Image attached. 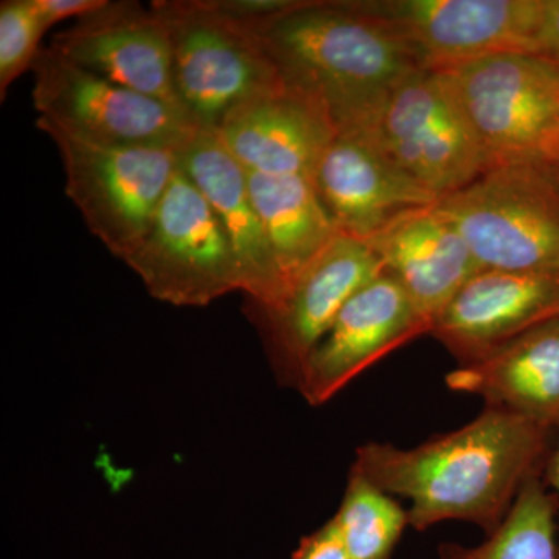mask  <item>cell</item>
I'll return each mask as SVG.
<instances>
[{
    "mask_svg": "<svg viewBox=\"0 0 559 559\" xmlns=\"http://www.w3.org/2000/svg\"><path fill=\"white\" fill-rule=\"evenodd\" d=\"M476 135L488 168L538 159L559 128V66L498 53L437 70Z\"/></svg>",
    "mask_w": 559,
    "mask_h": 559,
    "instance_id": "5",
    "label": "cell"
},
{
    "mask_svg": "<svg viewBox=\"0 0 559 559\" xmlns=\"http://www.w3.org/2000/svg\"><path fill=\"white\" fill-rule=\"evenodd\" d=\"M311 180L340 234L362 241L401 213L440 201L401 170L369 132H337Z\"/></svg>",
    "mask_w": 559,
    "mask_h": 559,
    "instance_id": "14",
    "label": "cell"
},
{
    "mask_svg": "<svg viewBox=\"0 0 559 559\" xmlns=\"http://www.w3.org/2000/svg\"><path fill=\"white\" fill-rule=\"evenodd\" d=\"M367 242L429 326L481 270L465 238L437 204L401 213Z\"/></svg>",
    "mask_w": 559,
    "mask_h": 559,
    "instance_id": "17",
    "label": "cell"
},
{
    "mask_svg": "<svg viewBox=\"0 0 559 559\" xmlns=\"http://www.w3.org/2000/svg\"><path fill=\"white\" fill-rule=\"evenodd\" d=\"M293 559H348L333 518L300 540Z\"/></svg>",
    "mask_w": 559,
    "mask_h": 559,
    "instance_id": "24",
    "label": "cell"
},
{
    "mask_svg": "<svg viewBox=\"0 0 559 559\" xmlns=\"http://www.w3.org/2000/svg\"><path fill=\"white\" fill-rule=\"evenodd\" d=\"M151 7L170 33L180 108L200 130H218L241 105L286 86L259 33L215 0H157Z\"/></svg>",
    "mask_w": 559,
    "mask_h": 559,
    "instance_id": "3",
    "label": "cell"
},
{
    "mask_svg": "<svg viewBox=\"0 0 559 559\" xmlns=\"http://www.w3.org/2000/svg\"><path fill=\"white\" fill-rule=\"evenodd\" d=\"M333 520L348 559H392L404 528L409 525L407 510L393 496L352 471Z\"/></svg>",
    "mask_w": 559,
    "mask_h": 559,
    "instance_id": "22",
    "label": "cell"
},
{
    "mask_svg": "<svg viewBox=\"0 0 559 559\" xmlns=\"http://www.w3.org/2000/svg\"><path fill=\"white\" fill-rule=\"evenodd\" d=\"M124 263L154 299L175 307H207L242 289L229 237L180 165L150 230Z\"/></svg>",
    "mask_w": 559,
    "mask_h": 559,
    "instance_id": "8",
    "label": "cell"
},
{
    "mask_svg": "<svg viewBox=\"0 0 559 559\" xmlns=\"http://www.w3.org/2000/svg\"><path fill=\"white\" fill-rule=\"evenodd\" d=\"M248 183L286 297L301 272L329 248L340 230L320 202L310 176L248 171Z\"/></svg>",
    "mask_w": 559,
    "mask_h": 559,
    "instance_id": "20",
    "label": "cell"
},
{
    "mask_svg": "<svg viewBox=\"0 0 559 559\" xmlns=\"http://www.w3.org/2000/svg\"><path fill=\"white\" fill-rule=\"evenodd\" d=\"M250 27L285 83L325 110L337 132L370 131L396 84L426 69L395 32L349 0H304Z\"/></svg>",
    "mask_w": 559,
    "mask_h": 559,
    "instance_id": "2",
    "label": "cell"
},
{
    "mask_svg": "<svg viewBox=\"0 0 559 559\" xmlns=\"http://www.w3.org/2000/svg\"><path fill=\"white\" fill-rule=\"evenodd\" d=\"M558 316L559 275L480 270L433 319L429 334L465 366Z\"/></svg>",
    "mask_w": 559,
    "mask_h": 559,
    "instance_id": "15",
    "label": "cell"
},
{
    "mask_svg": "<svg viewBox=\"0 0 559 559\" xmlns=\"http://www.w3.org/2000/svg\"><path fill=\"white\" fill-rule=\"evenodd\" d=\"M448 388L485 404L559 429V316L465 364L447 377Z\"/></svg>",
    "mask_w": 559,
    "mask_h": 559,
    "instance_id": "19",
    "label": "cell"
},
{
    "mask_svg": "<svg viewBox=\"0 0 559 559\" xmlns=\"http://www.w3.org/2000/svg\"><path fill=\"white\" fill-rule=\"evenodd\" d=\"M437 207L481 270L559 275V186L538 159L488 168Z\"/></svg>",
    "mask_w": 559,
    "mask_h": 559,
    "instance_id": "4",
    "label": "cell"
},
{
    "mask_svg": "<svg viewBox=\"0 0 559 559\" xmlns=\"http://www.w3.org/2000/svg\"><path fill=\"white\" fill-rule=\"evenodd\" d=\"M558 503L540 476L521 489L510 513L487 539L476 547L444 543L440 559H559Z\"/></svg>",
    "mask_w": 559,
    "mask_h": 559,
    "instance_id": "21",
    "label": "cell"
},
{
    "mask_svg": "<svg viewBox=\"0 0 559 559\" xmlns=\"http://www.w3.org/2000/svg\"><path fill=\"white\" fill-rule=\"evenodd\" d=\"M49 47L80 68L183 112L173 81L170 33L153 7L108 2L53 35Z\"/></svg>",
    "mask_w": 559,
    "mask_h": 559,
    "instance_id": "13",
    "label": "cell"
},
{
    "mask_svg": "<svg viewBox=\"0 0 559 559\" xmlns=\"http://www.w3.org/2000/svg\"><path fill=\"white\" fill-rule=\"evenodd\" d=\"M367 132L401 170L439 200L488 170L476 135L437 70H417L400 81Z\"/></svg>",
    "mask_w": 559,
    "mask_h": 559,
    "instance_id": "10",
    "label": "cell"
},
{
    "mask_svg": "<svg viewBox=\"0 0 559 559\" xmlns=\"http://www.w3.org/2000/svg\"><path fill=\"white\" fill-rule=\"evenodd\" d=\"M538 160L547 168L551 178H554L555 182L559 186V128L557 132H555L554 138L547 143L546 148L540 153Z\"/></svg>",
    "mask_w": 559,
    "mask_h": 559,
    "instance_id": "27",
    "label": "cell"
},
{
    "mask_svg": "<svg viewBox=\"0 0 559 559\" xmlns=\"http://www.w3.org/2000/svg\"><path fill=\"white\" fill-rule=\"evenodd\" d=\"M550 433L524 415L487 406L469 425L411 450L362 444L352 473L390 496L409 499V525L418 532L465 521L491 535L524 485L540 476Z\"/></svg>",
    "mask_w": 559,
    "mask_h": 559,
    "instance_id": "1",
    "label": "cell"
},
{
    "mask_svg": "<svg viewBox=\"0 0 559 559\" xmlns=\"http://www.w3.org/2000/svg\"><path fill=\"white\" fill-rule=\"evenodd\" d=\"M33 2L50 31L57 22L69 20V17L81 20L90 16L108 5L109 0H33Z\"/></svg>",
    "mask_w": 559,
    "mask_h": 559,
    "instance_id": "25",
    "label": "cell"
},
{
    "mask_svg": "<svg viewBox=\"0 0 559 559\" xmlns=\"http://www.w3.org/2000/svg\"><path fill=\"white\" fill-rule=\"evenodd\" d=\"M429 330L406 290L382 272L342 308L311 353L297 389L308 403L320 406L374 362Z\"/></svg>",
    "mask_w": 559,
    "mask_h": 559,
    "instance_id": "12",
    "label": "cell"
},
{
    "mask_svg": "<svg viewBox=\"0 0 559 559\" xmlns=\"http://www.w3.org/2000/svg\"><path fill=\"white\" fill-rule=\"evenodd\" d=\"M180 168L193 180L226 230L250 308L270 310L285 297V285L252 198L248 171L213 130H200L180 153Z\"/></svg>",
    "mask_w": 559,
    "mask_h": 559,
    "instance_id": "16",
    "label": "cell"
},
{
    "mask_svg": "<svg viewBox=\"0 0 559 559\" xmlns=\"http://www.w3.org/2000/svg\"><path fill=\"white\" fill-rule=\"evenodd\" d=\"M58 151L66 173V194L92 235L114 257L127 260L150 230L180 153L171 150L117 148L86 142L38 117Z\"/></svg>",
    "mask_w": 559,
    "mask_h": 559,
    "instance_id": "6",
    "label": "cell"
},
{
    "mask_svg": "<svg viewBox=\"0 0 559 559\" xmlns=\"http://www.w3.org/2000/svg\"><path fill=\"white\" fill-rule=\"evenodd\" d=\"M395 32L426 69L498 53L543 55L547 0H349Z\"/></svg>",
    "mask_w": 559,
    "mask_h": 559,
    "instance_id": "9",
    "label": "cell"
},
{
    "mask_svg": "<svg viewBox=\"0 0 559 559\" xmlns=\"http://www.w3.org/2000/svg\"><path fill=\"white\" fill-rule=\"evenodd\" d=\"M216 134L248 171L311 178L337 131L325 110L286 84L235 109Z\"/></svg>",
    "mask_w": 559,
    "mask_h": 559,
    "instance_id": "18",
    "label": "cell"
},
{
    "mask_svg": "<svg viewBox=\"0 0 559 559\" xmlns=\"http://www.w3.org/2000/svg\"><path fill=\"white\" fill-rule=\"evenodd\" d=\"M546 480L547 484H549L550 487L554 488L555 499H557L559 510V429L558 440L557 444H555V450L550 452L549 459H547Z\"/></svg>",
    "mask_w": 559,
    "mask_h": 559,
    "instance_id": "28",
    "label": "cell"
},
{
    "mask_svg": "<svg viewBox=\"0 0 559 559\" xmlns=\"http://www.w3.org/2000/svg\"><path fill=\"white\" fill-rule=\"evenodd\" d=\"M49 32L33 0L0 3V97L5 100L11 84L32 70Z\"/></svg>",
    "mask_w": 559,
    "mask_h": 559,
    "instance_id": "23",
    "label": "cell"
},
{
    "mask_svg": "<svg viewBox=\"0 0 559 559\" xmlns=\"http://www.w3.org/2000/svg\"><path fill=\"white\" fill-rule=\"evenodd\" d=\"M543 55L559 66V0H547Z\"/></svg>",
    "mask_w": 559,
    "mask_h": 559,
    "instance_id": "26",
    "label": "cell"
},
{
    "mask_svg": "<svg viewBox=\"0 0 559 559\" xmlns=\"http://www.w3.org/2000/svg\"><path fill=\"white\" fill-rule=\"evenodd\" d=\"M384 272L369 242L337 235L293 283L282 304L252 308L278 380L299 388L311 353L342 308Z\"/></svg>",
    "mask_w": 559,
    "mask_h": 559,
    "instance_id": "11",
    "label": "cell"
},
{
    "mask_svg": "<svg viewBox=\"0 0 559 559\" xmlns=\"http://www.w3.org/2000/svg\"><path fill=\"white\" fill-rule=\"evenodd\" d=\"M33 72V105L39 117L73 138L117 148L182 153L200 128L167 103L80 68L46 47Z\"/></svg>",
    "mask_w": 559,
    "mask_h": 559,
    "instance_id": "7",
    "label": "cell"
}]
</instances>
